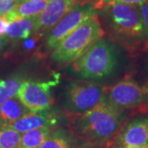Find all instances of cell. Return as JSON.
Returning a JSON list of instances; mask_svg holds the SVG:
<instances>
[{
    "label": "cell",
    "instance_id": "obj_1",
    "mask_svg": "<svg viewBox=\"0 0 148 148\" xmlns=\"http://www.w3.org/2000/svg\"><path fill=\"white\" fill-rule=\"evenodd\" d=\"M73 127L82 139L93 145L110 146L121 130L123 119L121 110L104 99L83 114H73Z\"/></svg>",
    "mask_w": 148,
    "mask_h": 148
},
{
    "label": "cell",
    "instance_id": "obj_2",
    "mask_svg": "<svg viewBox=\"0 0 148 148\" xmlns=\"http://www.w3.org/2000/svg\"><path fill=\"white\" fill-rule=\"evenodd\" d=\"M114 36L130 49L146 48L143 23L138 6L114 3L103 8Z\"/></svg>",
    "mask_w": 148,
    "mask_h": 148
},
{
    "label": "cell",
    "instance_id": "obj_3",
    "mask_svg": "<svg viewBox=\"0 0 148 148\" xmlns=\"http://www.w3.org/2000/svg\"><path fill=\"white\" fill-rule=\"evenodd\" d=\"M104 35L101 21L93 13L53 49L52 59L61 64L73 63Z\"/></svg>",
    "mask_w": 148,
    "mask_h": 148
},
{
    "label": "cell",
    "instance_id": "obj_4",
    "mask_svg": "<svg viewBox=\"0 0 148 148\" xmlns=\"http://www.w3.org/2000/svg\"><path fill=\"white\" fill-rule=\"evenodd\" d=\"M117 65L113 48L102 38L73 64L74 71L83 78L101 79L110 75Z\"/></svg>",
    "mask_w": 148,
    "mask_h": 148
},
{
    "label": "cell",
    "instance_id": "obj_5",
    "mask_svg": "<svg viewBox=\"0 0 148 148\" xmlns=\"http://www.w3.org/2000/svg\"><path fill=\"white\" fill-rule=\"evenodd\" d=\"M107 90L108 88L101 84L87 81H75L66 88V104L73 114H83L103 101Z\"/></svg>",
    "mask_w": 148,
    "mask_h": 148
},
{
    "label": "cell",
    "instance_id": "obj_6",
    "mask_svg": "<svg viewBox=\"0 0 148 148\" xmlns=\"http://www.w3.org/2000/svg\"><path fill=\"white\" fill-rule=\"evenodd\" d=\"M55 84L54 82L24 81L18 90L16 97L31 112L47 110L53 106L51 90Z\"/></svg>",
    "mask_w": 148,
    "mask_h": 148
},
{
    "label": "cell",
    "instance_id": "obj_7",
    "mask_svg": "<svg viewBox=\"0 0 148 148\" xmlns=\"http://www.w3.org/2000/svg\"><path fill=\"white\" fill-rule=\"evenodd\" d=\"M147 90L132 80H123L108 89L107 100L119 110L134 108L143 102Z\"/></svg>",
    "mask_w": 148,
    "mask_h": 148
},
{
    "label": "cell",
    "instance_id": "obj_8",
    "mask_svg": "<svg viewBox=\"0 0 148 148\" xmlns=\"http://www.w3.org/2000/svg\"><path fill=\"white\" fill-rule=\"evenodd\" d=\"M93 14L90 8L76 5L69 13L61 19L49 32L46 45L50 49H54L66 37L75 31L80 25Z\"/></svg>",
    "mask_w": 148,
    "mask_h": 148
},
{
    "label": "cell",
    "instance_id": "obj_9",
    "mask_svg": "<svg viewBox=\"0 0 148 148\" xmlns=\"http://www.w3.org/2000/svg\"><path fill=\"white\" fill-rule=\"evenodd\" d=\"M75 6L73 0H49L45 9L36 16L34 33L40 36L47 34Z\"/></svg>",
    "mask_w": 148,
    "mask_h": 148
},
{
    "label": "cell",
    "instance_id": "obj_10",
    "mask_svg": "<svg viewBox=\"0 0 148 148\" xmlns=\"http://www.w3.org/2000/svg\"><path fill=\"white\" fill-rule=\"evenodd\" d=\"M148 144V117H138L122 127L110 146L138 147Z\"/></svg>",
    "mask_w": 148,
    "mask_h": 148
},
{
    "label": "cell",
    "instance_id": "obj_11",
    "mask_svg": "<svg viewBox=\"0 0 148 148\" xmlns=\"http://www.w3.org/2000/svg\"><path fill=\"white\" fill-rule=\"evenodd\" d=\"M59 117L56 111L47 110L30 112L8 126L20 133L43 127H53L57 124Z\"/></svg>",
    "mask_w": 148,
    "mask_h": 148
},
{
    "label": "cell",
    "instance_id": "obj_12",
    "mask_svg": "<svg viewBox=\"0 0 148 148\" xmlns=\"http://www.w3.org/2000/svg\"><path fill=\"white\" fill-rule=\"evenodd\" d=\"M49 1V0H36L18 3L16 8L4 17L10 23L21 18L39 16L45 9Z\"/></svg>",
    "mask_w": 148,
    "mask_h": 148
},
{
    "label": "cell",
    "instance_id": "obj_13",
    "mask_svg": "<svg viewBox=\"0 0 148 148\" xmlns=\"http://www.w3.org/2000/svg\"><path fill=\"white\" fill-rule=\"evenodd\" d=\"M30 112L17 97L11 98L0 106V120L3 123V127L16 121Z\"/></svg>",
    "mask_w": 148,
    "mask_h": 148
},
{
    "label": "cell",
    "instance_id": "obj_14",
    "mask_svg": "<svg viewBox=\"0 0 148 148\" xmlns=\"http://www.w3.org/2000/svg\"><path fill=\"white\" fill-rule=\"evenodd\" d=\"M36 19V16H33L12 21L7 28L6 36L14 40L27 39L34 32Z\"/></svg>",
    "mask_w": 148,
    "mask_h": 148
},
{
    "label": "cell",
    "instance_id": "obj_15",
    "mask_svg": "<svg viewBox=\"0 0 148 148\" xmlns=\"http://www.w3.org/2000/svg\"><path fill=\"white\" fill-rule=\"evenodd\" d=\"M51 130V127H43L22 133L20 148H40L50 135Z\"/></svg>",
    "mask_w": 148,
    "mask_h": 148
},
{
    "label": "cell",
    "instance_id": "obj_16",
    "mask_svg": "<svg viewBox=\"0 0 148 148\" xmlns=\"http://www.w3.org/2000/svg\"><path fill=\"white\" fill-rule=\"evenodd\" d=\"M21 83L22 81L18 77L0 80V106L16 96Z\"/></svg>",
    "mask_w": 148,
    "mask_h": 148
},
{
    "label": "cell",
    "instance_id": "obj_17",
    "mask_svg": "<svg viewBox=\"0 0 148 148\" xmlns=\"http://www.w3.org/2000/svg\"><path fill=\"white\" fill-rule=\"evenodd\" d=\"M21 133L8 126L0 130V148H20Z\"/></svg>",
    "mask_w": 148,
    "mask_h": 148
},
{
    "label": "cell",
    "instance_id": "obj_18",
    "mask_svg": "<svg viewBox=\"0 0 148 148\" xmlns=\"http://www.w3.org/2000/svg\"><path fill=\"white\" fill-rule=\"evenodd\" d=\"M40 148H71V145L69 138L63 132H57L50 134Z\"/></svg>",
    "mask_w": 148,
    "mask_h": 148
},
{
    "label": "cell",
    "instance_id": "obj_19",
    "mask_svg": "<svg viewBox=\"0 0 148 148\" xmlns=\"http://www.w3.org/2000/svg\"><path fill=\"white\" fill-rule=\"evenodd\" d=\"M138 8L143 23L144 36L146 40V49H148V1L138 5Z\"/></svg>",
    "mask_w": 148,
    "mask_h": 148
},
{
    "label": "cell",
    "instance_id": "obj_20",
    "mask_svg": "<svg viewBox=\"0 0 148 148\" xmlns=\"http://www.w3.org/2000/svg\"><path fill=\"white\" fill-rule=\"evenodd\" d=\"M18 4V0H0V16L10 13Z\"/></svg>",
    "mask_w": 148,
    "mask_h": 148
},
{
    "label": "cell",
    "instance_id": "obj_21",
    "mask_svg": "<svg viewBox=\"0 0 148 148\" xmlns=\"http://www.w3.org/2000/svg\"><path fill=\"white\" fill-rule=\"evenodd\" d=\"M147 1L148 0H105L102 4L101 9H103L107 6L112 5L114 3H124V4H128V5L138 6Z\"/></svg>",
    "mask_w": 148,
    "mask_h": 148
},
{
    "label": "cell",
    "instance_id": "obj_22",
    "mask_svg": "<svg viewBox=\"0 0 148 148\" xmlns=\"http://www.w3.org/2000/svg\"><path fill=\"white\" fill-rule=\"evenodd\" d=\"M8 24L9 22L4 16H0V36H3L6 34Z\"/></svg>",
    "mask_w": 148,
    "mask_h": 148
},
{
    "label": "cell",
    "instance_id": "obj_23",
    "mask_svg": "<svg viewBox=\"0 0 148 148\" xmlns=\"http://www.w3.org/2000/svg\"><path fill=\"white\" fill-rule=\"evenodd\" d=\"M75 5L85 6L86 4H93L95 6L97 3V0H73Z\"/></svg>",
    "mask_w": 148,
    "mask_h": 148
},
{
    "label": "cell",
    "instance_id": "obj_24",
    "mask_svg": "<svg viewBox=\"0 0 148 148\" xmlns=\"http://www.w3.org/2000/svg\"><path fill=\"white\" fill-rule=\"evenodd\" d=\"M8 42V37L6 36H0V51L3 49V48L7 45Z\"/></svg>",
    "mask_w": 148,
    "mask_h": 148
},
{
    "label": "cell",
    "instance_id": "obj_25",
    "mask_svg": "<svg viewBox=\"0 0 148 148\" xmlns=\"http://www.w3.org/2000/svg\"><path fill=\"white\" fill-rule=\"evenodd\" d=\"M105 0H98V2L96 3V4L94 6V8L95 9H101V7H102V4L104 3Z\"/></svg>",
    "mask_w": 148,
    "mask_h": 148
},
{
    "label": "cell",
    "instance_id": "obj_26",
    "mask_svg": "<svg viewBox=\"0 0 148 148\" xmlns=\"http://www.w3.org/2000/svg\"><path fill=\"white\" fill-rule=\"evenodd\" d=\"M119 148H148V144H147V145H143V146H138V147H124Z\"/></svg>",
    "mask_w": 148,
    "mask_h": 148
},
{
    "label": "cell",
    "instance_id": "obj_27",
    "mask_svg": "<svg viewBox=\"0 0 148 148\" xmlns=\"http://www.w3.org/2000/svg\"><path fill=\"white\" fill-rule=\"evenodd\" d=\"M29 1H36V0H18V3H21L23 2H29Z\"/></svg>",
    "mask_w": 148,
    "mask_h": 148
}]
</instances>
